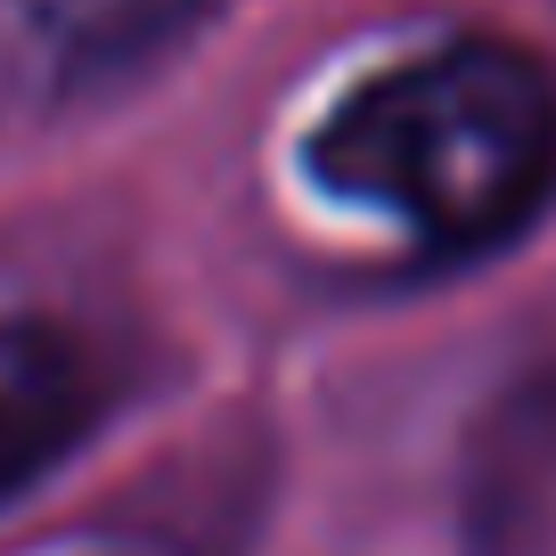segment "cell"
Wrapping results in <instances>:
<instances>
[{
  "label": "cell",
  "instance_id": "1",
  "mask_svg": "<svg viewBox=\"0 0 556 556\" xmlns=\"http://www.w3.org/2000/svg\"><path fill=\"white\" fill-rule=\"evenodd\" d=\"M312 173L426 245H491L556 180V83L507 41H451L361 83L312 139Z\"/></svg>",
  "mask_w": 556,
  "mask_h": 556
},
{
  "label": "cell",
  "instance_id": "2",
  "mask_svg": "<svg viewBox=\"0 0 556 556\" xmlns=\"http://www.w3.org/2000/svg\"><path fill=\"white\" fill-rule=\"evenodd\" d=\"M99 417V368L50 319H0V500L58 467Z\"/></svg>",
  "mask_w": 556,
  "mask_h": 556
},
{
  "label": "cell",
  "instance_id": "3",
  "mask_svg": "<svg viewBox=\"0 0 556 556\" xmlns=\"http://www.w3.org/2000/svg\"><path fill=\"white\" fill-rule=\"evenodd\" d=\"M205 0H9L25 58L41 83H115L148 66Z\"/></svg>",
  "mask_w": 556,
  "mask_h": 556
}]
</instances>
